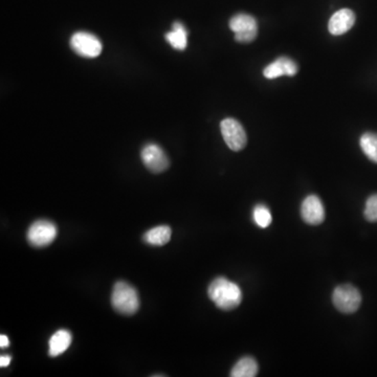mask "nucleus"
Segmentation results:
<instances>
[{
  "instance_id": "nucleus-1",
  "label": "nucleus",
  "mask_w": 377,
  "mask_h": 377,
  "mask_svg": "<svg viewBox=\"0 0 377 377\" xmlns=\"http://www.w3.org/2000/svg\"><path fill=\"white\" fill-rule=\"evenodd\" d=\"M209 298L222 311H232L242 301V291L234 282L224 277L216 278L209 286Z\"/></svg>"
},
{
  "instance_id": "nucleus-7",
  "label": "nucleus",
  "mask_w": 377,
  "mask_h": 377,
  "mask_svg": "<svg viewBox=\"0 0 377 377\" xmlns=\"http://www.w3.org/2000/svg\"><path fill=\"white\" fill-rule=\"evenodd\" d=\"M221 134L228 147L233 151H240L248 143V136L242 124L235 118H224L220 123Z\"/></svg>"
},
{
  "instance_id": "nucleus-19",
  "label": "nucleus",
  "mask_w": 377,
  "mask_h": 377,
  "mask_svg": "<svg viewBox=\"0 0 377 377\" xmlns=\"http://www.w3.org/2000/svg\"><path fill=\"white\" fill-rule=\"evenodd\" d=\"M11 361L12 357L10 356V355H1V357H0V366L3 367V368H5V367L9 366Z\"/></svg>"
},
{
  "instance_id": "nucleus-9",
  "label": "nucleus",
  "mask_w": 377,
  "mask_h": 377,
  "mask_svg": "<svg viewBox=\"0 0 377 377\" xmlns=\"http://www.w3.org/2000/svg\"><path fill=\"white\" fill-rule=\"evenodd\" d=\"M301 216L306 224L311 226H317L325 220V209L317 195H309L304 199L301 207Z\"/></svg>"
},
{
  "instance_id": "nucleus-11",
  "label": "nucleus",
  "mask_w": 377,
  "mask_h": 377,
  "mask_svg": "<svg viewBox=\"0 0 377 377\" xmlns=\"http://www.w3.org/2000/svg\"><path fill=\"white\" fill-rule=\"evenodd\" d=\"M298 65L291 59L281 57L264 68L263 75L268 79H277L282 76H295Z\"/></svg>"
},
{
  "instance_id": "nucleus-10",
  "label": "nucleus",
  "mask_w": 377,
  "mask_h": 377,
  "mask_svg": "<svg viewBox=\"0 0 377 377\" xmlns=\"http://www.w3.org/2000/svg\"><path fill=\"white\" fill-rule=\"evenodd\" d=\"M355 23V15L351 10L343 9L331 16L328 29L335 36H341L352 29Z\"/></svg>"
},
{
  "instance_id": "nucleus-2",
  "label": "nucleus",
  "mask_w": 377,
  "mask_h": 377,
  "mask_svg": "<svg viewBox=\"0 0 377 377\" xmlns=\"http://www.w3.org/2000/svg\"><path fill=\"white\" fill-rule=\"evenodd\" d=\"M112 304L121 315H134L140 308L139 294L130 284L124 281L116 282L112 290Z\"/></svg>"
},
{
  "instance_id": "nucleus-18",
  "label": "nucleus",
  "mask_w": 377,
  "mask_h": 377,
  "mask_svg": "<svg viewBox=\"0 0 377 377\" xmlns=\"http://www.w3.org/2000/svg\"><path fill=\"white\" fill-rule=\"evenodd\" d=\"M365 218L370 222H377V194L372 195L367 200Z\"/></svg>"
},
{
  "instance_id": "nucleus-12",
  "label": "nucleus",
  "mask_w": 377,
  "mask_h": 377,
  "mask_svg": "<svg viewBox=\"0 0 377 377\" xmlns=\"http://www.w3.org/2000/svg\"><path fill=\"white\" fill-rule=\"evenodd\" d=\"M72 333L65 329L57 331L51 335L49 341V354L51 357H57L63 354L72 344Z\"/></svg>"
},
{
  "instance_id": "nucleus-5",
  "label": "nucleus",
  "mask_w": 377,
  "mask_h": 377,
  "mask_svg": "<svg viewBox=\"0 0 377 377\" xmlns=\"http://www.w3.org/2000/svg\"><path fill=\"white\" fill-rule=\"evenodd\" d=\"M57 226L49 220L34 222L27 231V242L35 248H45L54 242L57 237Z\"/></svg>"
},
{
  "instance_id": "nucleus-13",
  "label": "nucleus",
  "mask_w": 377,
  "mask_h": 377,
  "mask_svg": "<svg viewBox=\"0 0 377 377\" xmlns=\"http://www.w3.org/2000/svg\"><path fill=\"white\" fill-rule=\"evenodd\" d=\"M172 231L168 226H159L151 229L144 235L146 244L152 246H163L167 244L171 239Z\"/></svg>"
},
{
  "instance_id": "nucleus-20",
  "label": "nucleus",
  "mask_w": 377,
  "mask_h": 377,
  "mask_svg": "<svg viewBox=\"0 0 377 377\" xmlns=\"http://www.w3.org/2000/svg\"><path fill=\"white\" fill-rule=\"evenodd\" d=\"M10 346V341L8 339L7 335H0V347L1 348H7Z\"/></svg>"
},
{
  "instance_id": "nucleus-6",
  "label": "nucleus",
  "mask_w": 377,
  "mask_h": 377,
  "mask_svg": "<svg viewBox=\"0 0 377 377\" xmlns=\"http://www.w3.org/2000/svg\"><path fill=\"white\" fill-rule=\"evenodd\" d=\"M230 29L235 33V40L240 43H250L258 35L256 19L248 14H237L230 21Z\"/></svg>"
},
{
  "instance_id": "nucleus-16",
  "label": "nucleus",
  "mask_w": 377,
  "mask_h": 377,
  "mask_svg": "<svg viewBox=\"0 0 377 377\" xmlns=\"http://www.w3.org/2000/svg\"><path fill=\"white\" fill-rule=\"evenodd\" d=\"M359 144L366 157L373 163L377 164V134L372 132L363 134Z\"/></svg>"
},
{
  "instance_id": "nucleus-17",
  "label": "nucleus",
  "mask_w": 377,
  "mask_h": 377,
  "mask_svg": "<svg viewBox=\"0 0 377 377\" xmlns=\"http://www.w3.org/2000/svg\"><path fill=\"white\" fill-rule=\"evenodd\" d=\"M252 217H254L257 226H259V228L266 229L272 224V214H270V211L268 210V207H265V205H256L254 212H252Z\"/></svg>"
},
{
  "instance_id": "nucleus-15",
  "label": "nucleus",
  "mask_w": 377,
  "mask_h": 377,
  "mask_svg": "<svg viewBox=\"0 0 377 377\" xmlns=\"http://www.w3.org/2000/svg\"><path fill=\"white\" fill-rule=\"evenodd\" d=\"M259 367L256 359L250 356H244L239 359L231 371L232 377H255L258 374Z\"/></svg>"
},
{
  "instance_id": "nucleus-14",
  "label": "nucleus",
  "mask_w": 377,
  "mask_h": 377,
  "mask_svg": "<svg viewBox=\"0 0 377 377\" xmlns=\"http://www.w3.org/2000/svg\"><path fill=\"white\" fill-rule=\"evenodd\" d=\"M166 40L173 49L183 51L187 45V31L181 23H173L172 31L166 34Z\"/></svg>"
},
{
  "instance_id": "nucleus-3",
  "label": "nucleus",
  "mask_w": 377,
  "mask_h": 377,
  "mask_svg": "<svg viewBox=\"0 0 377 377\" xmlns=\"http://www.w3.org/2000/svg\"><path fill=\"white\" fill-rule=\"evenodd\" d=\"M333 301L337 311L350 315L359 311L362 303V296L356 287L350 284H345L335 288Z\"/></svg>"
},
{
  "instance_id": "nucleus-4",
  "label": "nucleus",
  "mask_w": 377,
  "mask_h": 377,
  "mask_svg": "<svg viewBox=\"0 0 377 377\" xmlns=\"http://www.w3.org/2000/svg\"><path fill=\"white\" fill-rule=\"evenodd\" d=\"M70 47L79 56L96 58L102 53V43L98 37L88 31H78L70 38Z\"/></svg>"
},
{
  "instance_id": "nucleus-8",
  "label": "nucleus",
  "mask_w": 377,
  "mask_h": 377,
  "mask_svg": "<svg viewBox=\"0 0 377 377\" xmlns=\"http://www.w3.org/2000/svg\"><path fill=\"white\" fill-rule=\"evenodd\" d=\"M144 165L152 173H161L169 167V159L157 144H147L141 152Z\"/></svg>"
}]
</instances>
